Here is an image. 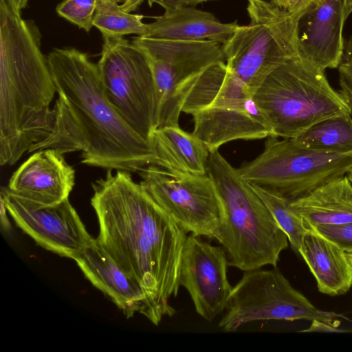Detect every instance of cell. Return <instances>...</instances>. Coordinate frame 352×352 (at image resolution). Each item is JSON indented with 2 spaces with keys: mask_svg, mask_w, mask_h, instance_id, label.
<instances>
[{
  "mask_svg": "<svg viewBox=\"0 0 352 352\" xmlns=\"http://www.w3.org/2000/svg\"><path fill=\"white\" fill-rule=\"evenodd\" d=\"M339 92L352 109V36L345 44L342 61L338 67Z\"/></svg>",
  "mask_w": 352,
  "mask_h": 352,
  "instance_id": "cell-26",
  "label": "cell"
},
{
  "mask_svg": "<svg viewBox=\"0 0 352 352\" xmlns=\"http://www.w3.org/2000/svg\"><path fill=\"white\" fill-rule=\"evenodd\" d=\"M97 64L104 91L125 121L151 142L157 128V100L146 55L123 37H103Z\"/></svg>",
  "mask_w": 352,
  "mask_h": 352,
  "instance_id": "cell-9",
  "label": "cell"
},
{
  "mask_svg": "<svg viewBox=\"0 0 352 352\" xmlns=\"http://www.w3.org/2000/svg\"><path fill=\"white\" fill-rule=\"evenodd\" d=\"M219 327L234 332L244 324L261 320H305L336 328L342 314L316 307L274 267L245 272L232 289Z\"/></svg>",
  "mask_w": 352,
  "mask_h": 352,
  "instance_id": "cell-8",
  "label": "cell"
},
{
  "mask_svg": "<svg viewBox=\"0 0 352 352\" xmlns=\"http://www.w3.org/2000/svg\"><path fill=\"white\" fill-rule=\"evenodd\" d=\"M253 98L279 138H294L324 119L352 113L325 70L302 54L274 69Z\"/></svg>",
  "mask_w": 352,
  "mask_h": 352,
  "instance_id": "cell-5",
  "label": "cell"
},
{
  "mask_svg": "<svg viewBox=\"0 0 352 352\" xmlns=\"http://www.w3.org/2000/svg\"><path fill=\"white\" fill-rule=\"evenodd\" d=\"M250 184L286 234L292 248L298 252L302 239L311 228L291 206L289 201L259 186Z\"/></svg>",
  "mask_w": 352,
  "mask_h": 352,
  "instance_id": "cell-24",
  "label": "cell"
},
{
  "mask_svg": "<svg viewBox=\"0 0 352 352\" xmlns=\"http://www.w3.org/2000/svg\"><path fill=\"white\" fill-rule=\"evenodd\" d=\"M265 1H270L271 0H265Z\"/></svg>",
  "mask_w": 352,
  "mask_h": 352,
  "instance_id": "cell-38",
  "label": "cell"
},
{
  "mask_svg": "<svg viewBox=\"0 0 352 352\" xmlns=\"http://www.w3.org/2000/svg\"><path fill=\"white\" fill-rule=\"evenodd\" d=\"M151 144L156 165L173 172L201 175L207 173L210 151L195 134L179 126L155 129Z\"/></svg>",
  "mask_w": 352,
  "mask_h": 352,
  "instance_id": "cell-19",
  "label": "cell"
},
{
  "mask_svg": "<svg viewBox=\"0 0 352 352\" xmlns=\"http://www.w3.org/2000/svg\"><path fill=\"white\" fill-rule=\"evenodd\" d=\"M313 228L344 251L352 250V223L337 226H318Z\"/></svg>",
  "mask_w": 352,
  "mask_h": 352,
  "instance_id": "cell-27",
  "label": "cell"
},
{
  "mask_svg": "<svg viewBox=\"0 0 352 352\" xmlns=\"http://www.w3.org/2000/svg\"><path fill=\"white\" fill-rule=\"evenodd\" d=\"M144 0H123L121 3V8L123 10L131 12L135 11L143 2Z\"/></svg>",
  "mask_w": 352,
  "mask_h": 352,
  "instance_id": "cell-32",
  "label": "cell"
},
{
  "mask_svg": "<svg viewBox=\"0 0 352 352\" xmlns=\"http://www.w3.org/2000/svg\"><path fill=\"white\" fill-rule=\"evenodd\" d=\"M320 0H302L300 6L311 8L313 6L316 5Z\"/></svg>",
  "mask_w": 352,
  "mask_h": 352,
  "instance_id": "cell-34",
  "label": "cell"
},
{
  "mask_svg": "<svg viewBox=\"0 0 352 352\" xmlns=\"http://www.w3.org/2000/svg\"><path fill=\"white\" fill-rule=\"evenodd\" d=\"M153 74L157 100V129L179 126V116L193 85L198 79L183 80L162 62L147 56Z\"/></svg>",
  "mask_w": 352,
  "mask_h": 352,
  "instance_id": "cell-21",
  "label": "cell"
},
{
  "mask_svg": "<svg viewBox=\"0 0 352 352\" xmlns=\"http://www.w3.org/2000/svg\"><path fill=\"white\" fill-rule=\"evenodd\" d=\"M56 93L41 37L0 0V164H14L50 133Z\"/></svg>",
  "mask_w": 352,
  "mask_h": 352,
  "instance_id": "cell-3",
  "label": "cell"
},
{
  "mask_svg": "<svg viewBox=\"0 0 352 352\" xmlns=\"http://www.w3.org/2000/svg\"><path fill=\"white\" fill-rule=\"evenodd\" d=\"M143 15L123 10L119 3L110 0H98L94 14V26L102 37H123L129 34L144 36L147 24Z\"/></svg>",
  "mask_w": 352,
  "mask_h": 352,
  "instance_id": "cell-23",
  "label": "cell"
},
{
  "mask_svg": "<svg viewBox=\"0 0 352 352\" xmlns=\"http://www.w3.org/2000/svg\"><path fill=\"white\" fill-rule=\"evenodd\" d=\"M108 170L93 184L91 205L99 223L97 238L111 257L142 287L146 318L158 325L175 311L170 305L180 286L182 252L187 238L173 219L130 172Z\"/></svg>",
  "mask_w": 352,
  "mask_h": 352,
  "instance_id": "cell-1",
  "label": "cell"
},
{
  "mask_svg": "<svg viewBox=\"0 0 352 352\" xmlns=\"http://www.w3.org/2000/svg\"><path fill=\"white\" fill-rule=\"evenodd\" d=\"M344 13L345 18L347 19L352 12V0H342Z\"/></svg>",
  "mask_w": 352,
  "mask_h": 352,
  "instance_id": "cell-33",
  "label": "cell"
},
{
  "mask_svg": "<svg viewBox=\"0 0 352 352\" xmlns=\"http://www.w3.org/2000/svg\"><path fill=\"white\" fill-rule=\"evenodd\" d=\"M16 225L43 248L74 259L94 239L68 199L39 205L1 188V196Z\"/></svg>",
  "mask_w": 352,
  "mask_h": 352,
  "instance_id": "cell-11",
  "label": "cell"
},
{
  "mask_svg": "<svg viewBox=\"0 0 352 352\" xmlns=\"http://www.w3.org/2000/svg\"><path fill=\"white\" fill-rule=\"evenodd\" d=\"M227 254L193 234L187 236L181 261L180 286L188 292L196 312L212 322L225 311L232 287L227 276Z\"/></svg>",
  "mask_w": 352,
  "mask_h": 352,
  "instance_id": "cell-12",
  "label": "cell"
},
{
  "mask_svg": "<svg viewBox=\"0 0 352 352\" xmlns=\"http://www.w3.org/2000/svg\"><path fill=\"white\" fill-rule=\"evenodd\" d=\"M239 25L223 23L208 12L182 7L165 11L147 24L144 37L186 41H214L225 44Z\"/></svg>",
  "mask_w": 352,
  "mask_h": 352,
  "instance_id": "cell-17",
  "label": "cell"
},
{
  "mask_svg": "<svg viewBox=\"0 0 352 352\" xmlns=\"http://www.w3.org/2000/svg\"><path fill=\"white\" fill-rule=\"evenodd\" d=\"M351 168L352 151L322 152L302 147L292 139L271 136L260 155L237 169L250 184L291 202L346 175Z\"/></svg>",
  "mask_w": 352,
  "mask_h": 352,
  "instance_id": "cell-7",
  "label": "cell"
},
{
  "mask_svg": "<svg viewBox=\"0 0 352 352\" xmlns=\"http://www.w3.org/2000/svg\"><path fill=\"white\" fill-rule=\"evenodd\" d=\"M212 0H147L151 7L156 3L162 6L165 11L182 7H194L196 5Z\"/></svg>",
  "mask_w": 352,
  "mask_h": 352,
  "instance_id": "cell-28",
  "label": "cell"
},
{
  "mask_svg": "<svg viewBox=\"0 0 352 352\" xmlns=\"http://www.w3.org/2000/svg\"><path fill=\"white\" fill-rule=\"evenodd\" d=\"M207 174L223 208L214 239L225 250L228 266L244 272L276 267L289 241L265 202L219 150L210 153Z\"/></svg>",
  "mask_w": 352,
  "mask_h": 352,
  "instance_id": "cell-4",
  "label": "cell"
},
{
  "mask_svg": "<svg viewBox=\"0 0 352 352\" xmlns=\"http://www.w3.org/2000/svg\"><path fill=\"white\" fill-rule=\"evenodd\" d=\"M85 276L107 296L126 318L148 314L146 296L140 285L94 239L74 259Z\"/></svg>",
  "mask_w": 352,
  "mask_h": 352,
  "instance_id": "cell-14",
  "label": "cell"
},
{
  "mask_svg": "<svg viewBox=\"0 0 352 352\" xmlns=\"http://www.w3.org/2000/svg\"><path fill=\"white\" fill-rule=\"evenodd\" d=\"M132 42L144 53L168 67L177 76L191 80L210 67L226 62L223 44L214 41H186L137 36Z\"/></svg>",
  "mask_w": 352,
  "mask_h": 352,
  "instance_id": "cell-16",
  "label": "cell"
},
{
  "mask_svg": "<svg viewBox=\"0 0 352 352\" xmlns=\"http://www.w3.org/2000/svg\"><path fill=\"white\" fill-rule=\"evenodd\" d=\"M270 2L286 11H293L300 7L302 0H271Z\"/></svg>",
  "mask_w": 352,
  "mask_h": 352,
  "instance_id": "cell-29",
  "label": "cell"
},
{
  "mask_svg": "<svg viewBox=\"0 0 352 352\" xmlns=\"http://www.w3.org/2000/svg\"><path fill=\"white\" fill-rule=\"evenodd\" d=\"M250 23L223 44L226 70L254 95L276 68L300 54V26L309 8L293 11L269 1L248 0Z\"/></svg>",
  "mask_w": 352,
  "mask_h": 352,
  "instance_id": "cell-6",
  "label": "cell"
},
{
  "mask_svg": "<svg viewBox=\"0 0 352 352\" xmlns=\"http://www.w3.org/2000/svg\"><path fill=\"white\" fill-rule=\"evenodd\" d=\"M298 253L324 294H346L352 286V265L345 251L314 228L304 236Z\"/></svg>",
  "mask_w": 352,
  "mask_h": 352,
  "instance_id": "cell-18",
  "label": "cell"
},
{
  "mask_svg": "<svg viewBox=\"0 0 352 352\" xmlns=\"http://www.w3.org/2000/svg\"><path fill=\"white\" fill-rule=\"evenodd\" d=\"M139 173L142 186L185 232L214 239L224 212L215 185L207 173H179L154 164Z\"/></svg>",
  "mask_w": 352,
  "mask_h": 352,
  "instance_id": "cell-10",
  "label": "cell"
},
{
  "mask_svg": "<svg viewBox=\"0 0 352 352\" xmlns=\"http://www.w3.org/2000/svg\"><path fill=\"white\" fill-rule=\"evenodd\" d=\"M8 6L15 12L21 14V10L24 9L29 0H3Z\"/></svg>",
  "mask_w": 352,
  "mask_h": 352,
  "instance_id": "cell-30",
  "label": "cell"
},
{
  "mask_svg": "<svg viewBox=\"0 0 352 352\" xmlns=\"http://www.w3.org/2000/svg\"><path fill=\"white\" fill-rule=\"evenodd\" d=\"M110 1L116 2L118 3H122L123 1V0H110Z\"/></svg>",
  "mask_w": 352,
  "mask_h": 352,
  "instance_id": "cell-37",
  "label": "cell"
},
{
  "mask_svg": "<svg viewBox=\"0 0 352 352\" xmlns=\"http://www.w3.org/2000/svg\"><path fill=\"white\" fill-rule=\"evenodd\" d=\"M98 0H63L56 10L59 16L89 32L94 26Z\"/></svg>",
  "mask_w": 352,
  "mask_h": 352,
  "instance_id": "cell-25",
  "label": "cell"
},
{
  "mask_svg": "<svg viewBox=\"0 0 352 352\" xmlns=\"http://www.w3.org/2000/svg\"><path fill=\"white\" fill-rule=\"evenodd\" d=\"M300 54L323 69L338 68L344 52L346 21L342 0H320L305 17Z\"/></svg>",
  "mask_w": 352,
  "mask_h": 352,
  "instance_id": "cell-15",
  "label": "cell"
},
{
  "mask_svg": "<svg viewBox=\"0 0 352 352\" xmlns=\"http://www.w3.org/2000/svg\"><path fill=\"white\" fill-rule=\"evenodd\" d=\"M290 205L310 228L352 223V183L344 175Z\"/></svg>",
  "mask_w": 352,
  "mask_h": 352,
  "instance_id": "cell-20",
  "label": "cell"
},
{
  "mask_svg": "<svg viewBox=\"0 0 352 352\" xmlns=\"http://www.w3.org/2000/svg\"><path fill=\"white\" fill-rule=\"evenodd\" d=\"M75 170L63 154L52 148L34 152L12 174L6 189L31 202L54 205L68 199Z\"/></svg>",
  "mask_w": 352,
  "mask_h": 352,
  "instance_id": "cell-13",
  "label": "cell"
},
{
  "mask_svg": "<svg viewBox=\"0 0 352 352\" xmlns=\"http://www.w3.org/2000/svg\"><path fill=\"white\" fill-rule=\"evenodd\" d=\"M346 176L352 183V168L347 173Z\"/></svg>",
  "mask_w": 352,
  "mask_h": 352,
  "instance_id": "cell-36",
  "label": "cell"
},
{
  "mask_svg": "<svg viewBox=\"0 0 352 352\" xmlns=\"http://www.w3.org/2000/svg\"><path fill=\"white\" fill-rule=\"evenodd\" d=\"M58 98L48 135L32 152L52 148L82 152L81 162L107 170L140 172L156 165L151 142L139 135L109 102L97 64L74 48L47 56Z\"/></svg>",
  "mask_w": 352,
  "mask_h": 352,
  "instance_id": "cell-2",
  "label": "cell"
},
{
  "mask_svg": "<svg viewBox=\"0 0 352 352\" xmlns=\"http://www.w3.org/2000/svg\"><path fill=\"white\" fill-rule=\"evenodd\" d=\"M351 115L345 113L327 118L291 139L308 149L334 153L351 152Z\"/></svg>",
  "mask_w": 352,
  "mask_h": 352,
  "instance_id": "cell-22",
  "label": "cell"
},
{
  "mask_svg": "<svg viewBox=\"0 0 352 352\" xmlns=\"http://www.w3.org/2000/svg\"><path fill=\"white\" fill-rule=\"evenodd\" d=\"M346 257L348 258L349 261H350L351 265H352V250L345 251Z\"/></svg>",
  "mask_w": 352,
  "mask_h": 352,
  "instance_id": "cell-35",
  "label": "cell"
},
{
  "mask_svg": "<svg viewBox=\"0 0 352 352\" xmlns=\"http://www.w3.org/2000/svg\"><path fill=\"white\" fill-rule=\"evenodd\" d=\"M1 199V227L4 230L8 231L10 228V222L7 217V208L5 205L3 199L0 197Z\"/></svg>",
  "mask_w": 352,
  "mask_h": 352,
  "instance_id": "cell-31",
  "label": "cell"
}]
</instances>
